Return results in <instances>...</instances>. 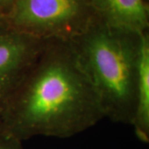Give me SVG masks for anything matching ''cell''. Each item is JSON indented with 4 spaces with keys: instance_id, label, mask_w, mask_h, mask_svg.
<instances>
[{
    "instance_id": "cell-6",
    "label": "cell",
    "mask_w": 149,
    "mask_h": 149,
    "mask_svg": "<svg viewBox=\"0 0 149 149\" xmlns=\"http://www.w3.org/2000/svg\"><path fill=\"white\" fill-rule=\"evenodd\" d=\"M139 140L149 141V37L145 32L142 37L139 80L137 89V105L133 125Z\"/></svg>"
},
{
    "instance_id": "cell-9",
    "label": "cell",
    "mask_w": 149,
    "mask_h": 149,
    "mask_svg": "<svg viewBox=\"0 0 149 149\" xmlns=\"http://www.w3.org/2000/svg\"><path fill=\"white\" fill-rule=\"evenodd\" d=\"M1 135H3V125H2V122H1V119H0V136Z\"/></svg>"
},
{
    "instance_id": "cell-1",
    "label": "cell",
    "mask_w": 149,
    "mask_h": 149,
    "mask_svg": "<svg viewBox=\"0 0 149 149\" xmlns=\"http://www.w3.org/2000/svg\"><path fill=\"white\" fill-rule=\"evenodd\" d=\"M105 118L70 41L50 40L0 107L3 135L68 139Z\"/></svg>"
},
{
    "instance_id": "cell-8",
    "label": "cell",
    "mask_w": 149,
    "mask_h": 149,
    "mask_svg": "<svg viewBox=\"0 0 149 149\" xmlns=\"http://www.w3.org/2000/svg\"><path fill=\"white\" fill-rule=\"evenodd\" d=\"M13 0H0V13L5 16L6 13L8 12Z\"/></svg>"
},
{
    "instance_id": "cell-3",
    "label": "cell",
    "mask_w": 149,
    "mask_h": 149,
    "mask_svg": "<svg viewBox=\"0 0 149 149\" xmlns=\"http://www.w3.org/2000/svg\"><path fill=\"white\" fill-rule=\"evenodd\" d=\"M12 28L46 41H72L97 19L89 0H13L4 16Z\"/></svg>"
},
{
    "instance_id": "cell-2",
    "label": "cell",
    "mask_w": 149,
    "mask_h": 149,
    "mask_svg": "<svg viewBox=\"0 0 149 149\" xmlns=\"http://www.w3.org/2000/svg\"><path fill=\"white\" fill-rule=\"evenodd\" d=\"M144 32L117 29L97 18L70 41L94 85L104 117L113 122L133 125Z\"/></svg>"
},
{
    "instance_id": "cell-10",
    "label": "cell",
    "mask_w": 149,
    "mask_h": 149,
    "mask_svg": "<svg viewBox=\"0 0 149 149\" xmlns=\"http://www.w3.org/2000/svg\"><path fill=\"white\" fill-rule=\"evenodd\" d=\"M4 22V17L3 15L0 13V23H2V22Z\"/></svg>"
},
{
    "instance_id": "cell-7",
    "label": "cell",
    "mask_w": 149,
    "mask_h": 149,
    "mask_svg": "<svg viewBox=\"0 0 149 149\" xmlns=\"http://www.w3.org/2000/svg\"><path fill=\"white\" fill-rule=\"evenodd\" d=\"M21 143L5 135L0 136V149H22Z\"/></svg>"
},
{
    "instance_id": "cell-5",
    "label": "cell",
    "mask_w": 149,
    "mask_h": 149,
    "mask_svg": "<svg viewBox=\"0 0 149 149\" xmlns=\"http://www.w3.org/2000/svg\"><path fill=\"white\" fill-rule=\"evenodd\" d=\"M98 19L117 29L143 32L148 27V11L144 0H89Z\"/></svg>"
},
{
    "instance_id": "cell-4",
    "label": "cell",
    "mask_w": 149,
    "mask_h": 149,
    "mask_svg": "<svg viewBox=\"0 0 149 149\" xmlns=\"http://www.w3.org/2000/svg\"><path fill=\"white\" fill-rule=\"evenodd\" d=\"M47 42L0 23V107Z\"/></svg>"
}]
</instances>
